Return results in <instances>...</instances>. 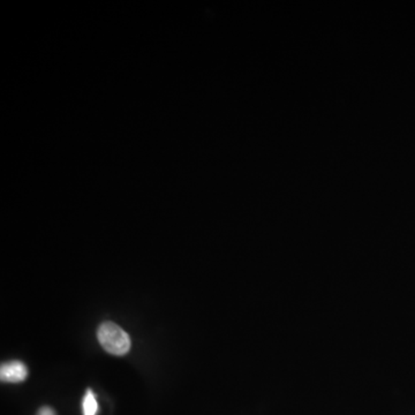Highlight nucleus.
<instances>
[{"label":"nucleus","instance_id":"2","mask_svg":"<svg viewBox=\"0 0 415 415\" xmlns=\"http://www.w3.org/2000/svg\"><path fill=\"white\" fill-rule=\"evenodd\" d=\"M27 370L26 364L21 361H10L6 364H1L0 367V378L3 382L7 383H20L26 380Z\"/></svg>","mask_w":415,"mask_h":415},{"label":"nucleus","instance_id":"3","mask_svg":"<svg viewBox=\"0 0 415 415\" xmlns=\"http://www.w3.org/2000/svg\"><path fill=\"white\" fill-rule=\"evenodd\" d=\"M97 411H98V404L95 400L93 391L88 390L84 400V414L96 415Z\"/></svg>","mask_w":415,"mask_h":415},{"label":"nucleus","instance_id":"1","mask_svg":"<svg viewBox=\"0 0 415 415\" xmlns=\"http://www.w3.org/2000/svg\"><path fill=\"white\" fill-rule=\"evenodd\" d=\"M97 338L105 351L112 355H125L131 348V338L119 325L105 322L100 325Z\"/></svg>","mask_w":415,"mask_h":415},{"label":"nucleus","instance_id":"4","mask_svg":"<svg viewBox=\"0 0 415 415\" xmlns=\"http://www.w3.org/2000/svg\"><path fill=\"white\" fill-rule=\"evenodd\" d=\"M37 415H55V411L50 409V407H42V409H39Z\"/></svg>","mask_w":415,"mask_h":415}]
</instances>
